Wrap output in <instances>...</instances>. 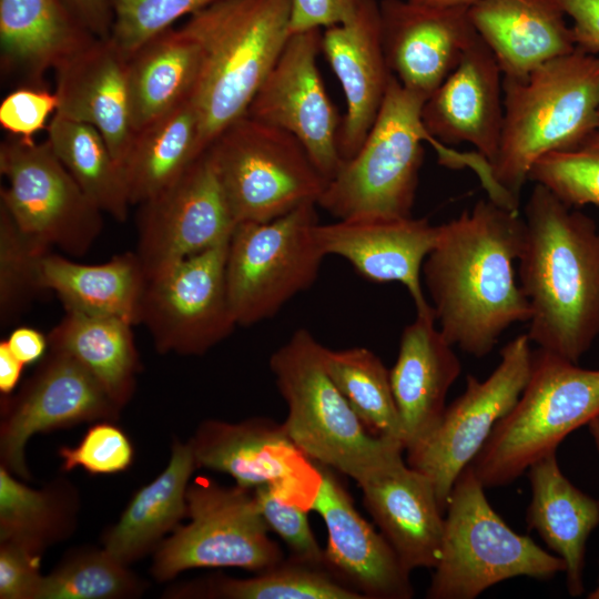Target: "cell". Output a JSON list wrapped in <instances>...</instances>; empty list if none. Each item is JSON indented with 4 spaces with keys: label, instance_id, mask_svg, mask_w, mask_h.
I'll list each match as a JSON object with an SVG mask.
<instances>
[{
    "label": "cell",
    "instance_id": "6da1fadb",
    "mask_svg": "<svg viewBox=\"0 0 599 599\" xmlns=\"http://www.w3.org/2000/svg\"><path fill=\"white\" fill-rule=\"evenodd\" d=\"M439 226L422 280L445 339L480 358L506 329L530 317L515 271L525 220L488 197Z\"/></svg>",
    "mask_w": 599,
    "mask_h": 599
},
{
    "label": "cell",
    "instance_id": "7a4b0ae2",
    "mask_svg": "<svg viewBox=\"0 0 599 599\" xmlns=\"http://www.w3.org/2000/svg\"><path fill=\"white\" fill-rule=\"evenodd\" d=\"M518 281L531 344L572 363L599 336V230L593 219L535 184L525 206Z\"/></svg>",
    "mask_w": 599,
    "mask_h": 599
},
{
    "label": "cell",
    "instance_id": "3957f363",
    "mask_svg": "<svg viewBox=\"0 0 599 599\" xmlns=\"http://www.w3.org/2000/svg\"><path fill=\"white\" fill-rule=\"evenodd\" d=\"M502 131L491 175L505 206L519 211L532 165L547 154L580 146L598 131L599 55L577 49L524 80L502 78Z\"/></svg>",
    "mask_w": 599,
    "mask_h": 599
},
{
    "label": "cell",
    "instance_id": "277c9868",
    "mask_svg": "<svg viewBox=\"0 0 599 599\" xmlns=\"http://www.w3.org/2000/svg\"><path fill=\"white\" fill-rule=\"evenodd\" d=\"M291 0H219L181 27L200 45L199 150L246 111L291 35Z\"/></svg>",
    "mask_w": 599,
    "mask_h": 599
},
{
    "label": "cell",
    "instance_id": "5b68a950",
    "mask_svg": "<svg viewBox=\"0 0 599 599\" xmlns=\"http://www.w3.org/2000/svg\"><path fill=\"white\" fill-rule=\"evenodd\" d=\"M323 349L308 329L298 328L271 355L270 368L287 406L282 425L307 458L359 484L402 459L405 448L365 427L329 377Z\"/></svg>",
    "mask_w": 599,
    "mask_h": 599
},
{
    "label": "cell",
    "instance_id": "8992f818",
    "mask_svg": "<svg viewBox=\"0 0 599 599\" xmlns=\"http://www.w3.org/2000/svg\"><path fill=\"white\" fill-rule=\"evenodd\" d=\"M599 417V369L537 347L528 382L470 463L485 488L506 486Z\"/></svg>",
    "mask_w": 599,
    "mask_h": 599
},
{
    "label": "cell",
    "instance_id": "52a82bcc",
    "mask_svg": "<svg viewBox=\"0 0 599 599\" xmlns=\"http://www.w3.org/2000/svg\"><path fill=\"white\" fill-rule=\"evenodd\" d=\"M485 487L467 466L450 491L440 555L428 599H474L507 579L539 580L565 572L564 560L514 531L493 509Z\"/></svg>",
    "mask_w": 599,
    "mask_h": 599
},
{
    "label": "cell",
    "instance_id": "ba28073f",
    "mask_svg": "<svg viewBox=\"0 0 599 599\" xmlns=\"http://www.w3.org/2000/svg\"><path fill=\"white\" fill-rule=\"evenodd\" d=\"M425 101L392 77L366 139L342 162L317 205L337 220L413 216L423 143L436 141L422 120Z\"/></svg>",
    "mask_w": 599,
    "mask_h": 599
},
{
    "label": "cell",
    "instance_id": "9c48e42d",
    "mask_svg": "<svg viewBox=\"0 0 599 599\" xmlns=\"http://www.w3.org/2000/svg\"><path fill=\"white\" fill-rule=\"evenodd\" d=\"M207 150L237 224L267 222L317 204L328 182L294 135L246 114Z\"/></svg>",
    "mask_w": 599,
    "mask_h": 599
},
{
    "label": "cell",
    "instance_id": "30bf717a",
    "mask_svg": "<svg viewBox=\"0 0 599 599\" xmlns=\"http://www.w3.org/2000/svg\"><path fill=\"white\" fill-rule=\"evenodd\" d=\"M316 205L236 225L227 245L225 280L237 326L273 317L315 283L325 257L314 240Z\"/></svg>",
    "mask_w": 599,
    "mask_h": 599
},
{
    "label": "cell",
    "instance_id": "8fae6325",
    "mask_svg": "<svg viewBox=\"0 0 599 599\" xmlns=\"http://www.w3.org/2000/svg\"><path fill=\"white\" fill-rule=\"evenodd\" d=\"M186 525H180L153 552L151 573L167 581L195 568H241L261 572L284 557L268 536L253 490L195 478L186 490Z\"/></svg>",
    "mask_w": 599,
    "mask_h": 599
},
{
    "label": "cell",
    "instance_id": "7c38bea8",
    "mask_svg": "<svg viewBox=\"0 0 599 599\" xmlns=\"http://www.w3.org/2000/svg\"><path fill=\"white\" fill-rule=\"evenodd\" d=\"M0 204L26 233L80 257L103 230V213L61 163L48 140L9 135L0 144Z\"/></svg>",
    "mask_w": 599,
    "mask_h": 599
},
{
    "label": "cell",
    "instance_id": "4fadbf2b",
    "mask_svg": "<svg viewBox=\"0 0 599 599\" xmlns=\"http://www.w3.org/2000/svg\"><path fill=\"white\" fill-rule=\"evenodd\" d=\"M531 359L527 334L508 342L493 373L484 380L467 375L465 392L446 407L435 430L419 446L406 451L407 465L434 484L444 511L458 476L519 399L530 375Z\"/></svg>",
    "mask_w": 599,
    "mask_h": 599
},
{
    "label": "cell",
    "instance_id": "5bb4252c",
    "mask_svg": "<svg viewBox=\"0 0 599 599\" xmlns=\"http://www.w3.org/2000/svg\"><path fill=\"white\" fill-rule=\"evenodd\" d=\"M229 241L148 278L140 324L160 354L201 356L237 326L225 280Z\"/></svg>",
    "mask_w": 599,
    "mask_h": 599
},
{
    "label": "cell",
    "instance_id": "9a60e30c",
    "mask_svg": "<svg viewBox=\"0 0 599 599\" xmlns=\"http://www.w3.org/2000/svg\"><path fill=\"white\" fill-rule=\"evenodd\" d=\"M237 222L210 151L156 195L139 204L136 247L148 278L227 242Z\"/></svg>",
    "mask_w": 599,
    "mask_h": 599
},
{
    "label": "cell",
    "instance_id": "2e32d148",
    "mask_svg": "<svg viewBox=\"0 0 599 599\" xmlns=\"http://www.w3.org/2000/svg\"><path fill=\"white\" fill-rule=\"evenodd\" d=\"M122 409L72 356L49 349L33 374L0 406V466L30 480L26 446L37 433L120 419Z\"/></svg>",
    "mask_w": 599,
    "mask_h": 599
},
{
    "label": "cell",
    "instance_id": "e0dca14e",
    "mask_svg": "<svg viewBox=\"0 0 599 599\" xmlns=\"http://www.w3.org/2000/svg\"><path fill=\"white\" fill-rule=\"evenodd\" d=\"M322 29L293 33L257 90L246 115L294 135L329 181L342 165V120L332 103L317 57Z\"/></svg>",
    "mask_w": 599,
    "mask_h": 599
},
{
    "label": "cell",
    "instance_id": "ac0fdd59",
    "mask_svg": "<svg viewBox=\"0 0 599 599\" xmlns=\"http://www.w3.org/2000/svg\"><path fill=\"white\" fill-rule=\"evenodd\" d=\"M189 441L199 468L227 474L251 490L272 485L283 500L311 510L321 470L291 441L282 424L267 417L206 419Z\"/></svg>",
    "mask_w": 599,
    "mask_h": 599
},
{
    "label": "cell",
    "instance_id": "d6986e66",
    "mask_svg": "<svg viewBox=\"0 0 599 599\" xmlns=\"http://www.w3.org/2000/svg\"><path fill=\"white\" fill-rule=\"evenodd\" d=\"M384 53L393 77L426 100L457 67L476 39L468 7L410 0L379 2Z\"/></svg>",
    "mask_w": 599,
    "mask_h": 599
},
{
    "label": "cell",
    "instance_id": "ffe728a7",
    "mask_svg": "<svg viewBox=\"0 0 599 599\" xmlns=\"http://www.w3.org/2000/svg\"><path fill=\"white\" fill-rule=\"evenodd\" d=\"M317 465L322 479L311 510L319 514L327 530L324 567L364 599H410V571L383 534L359 515L333 469Z\"/></svg>",
    "mask_w": 599,
    "mask_h": 599
},
{
    "label": "cell",
    "instance_id": "44dd1931",
    "mask_svg": "<svg viewBox=\"0 0 599 599\" xmlns=\"http://www.w3.org/2000/svg\"><path fill=\"white\" fill-rule=\"evenodd\" d=\"M440 226L427 219L357 217L314 227V240L327 255L345 258L365 280L400 283L416 313L433 311L422 285L423 264L434 248Z\"/></svg>",
    "mask_w": 599,
    "mask_h": 599
},
{
    "label": "cell",
    "instance_id": "7402d4cb",
    "mask_svg": "<svg viewBox=\"0 0 599 599\" xmlns=\"http://www.w3.org/2000/svg\"><path fill=\"white\" fill-rule=\"evenodd\" d=\"M422 120L436 141L470 143L489 164L495 160L504 122L502 73L479 35L425 101Z\"/></svg>",
    "mask_w": 599,
    "mask_h": 599
},
{
    "label": "cell",
    "instance_id": "603a6c76",
    "mask_svg": "<svg viewBox=\"0 0 599 599\" xmlns=\"http://www.w3.org/2000/svg\"><path fill=\"white\" fill-rule=\"evenodd\" d=\"M321 50L345 94L346 113L339 131L344 161L354 156L366 139L393 77L383 48L379 3L368 0L351 20L325 28Z\"/></svg>",
    "mask_w": 599,
    "mask_h": 599
},
{
    "label": "cell",
    "instance_id": "cb8c5ba5",
    "mask_svg": "<svg viewBox=\"0 0 599 599\" xmlns=\"http://www.w3.org/2000/svg\"><path fill=\"white\" fill-rule=\"evenodd\" d=\"M128 58L111 38H98L53 71L55 113L98 129L121 166L135 133Z\"/></svg>",
    "mask_w": 599,
    "mask_h": 599
},
{
    "label": "cell",
    "instance_id": "d4e9b609",
    "mask_svg": "<svg viewBox=\"0 0 599 599\" xmlns=\"http://www.w3.org/2000/svg\"><path fill=\"white\" fill-rule=\"evenodd\" d=\"M357 485L366 510L405 568L434 569L440 555L445 511L429 477L402 458Z\"/></svg>",
    "mask_w": 599,
    "mask_h": 599
},
{
    "label": "cell",
    "instance_id": "484cf974",
    "mask_svg": "<svg viewBox=\"0 0 599 599\" xmlns=\"http://www.w3.org/2000/svg\"><path fill=\"white\" fill-rule=\"evenodd\" d=\"M461 373V363L441 332L434 309L416 313L405 326L390 385L404 432V447L419 446L437 427L446 396Z\"/></svg>",
    "mask_w": 599,
    "mask_h": 599
},
{
    "label": "cell",
    "instance_id": "4316f807",
    "mask_svg": "<svg viewBox=\"0 0 599 599\" xmlns=\"http://www.w3.org/2000/svg\"><path fill=\"white\" fill-rule=\"evenodd\" d=\"M97 39L63 0H0L1 74L19 87L47 88V72Z\"/></svg>",
    "mask_w": 599,
    "mask_h": 599
},
{
    "label": "cell",
    "instance_id": "83f0119b",
    "mask_svg": "<svg viewBox=\"0 0 599 599\" xmlns=\"http://www.w3.org/2000/svg\"><path fill=\"white\" fill-rule=\"evenodd\" d=\"M556 0H476L469 20L504 79L524 80L540 65L577 50Z\"/></svg>",
    "mask_w": 599,
    "mask_h": 599
},
{
    "label": "cell",
    "instance_id": "f1b7e54d",
    "mask_svg": "<svg viewBox=\"0 0 599 599\" xmlns=\"http://www.w3.org/2000/svg\"><path fill=\"white\" fill-rule=\"evenodd\" d=\"M531 499L528 529L536 530L565 565L566 587L571 597L583 593L587 540L599 525V501L573 486L562 474L557 451L529 466Z\"/></svg>",
    "mask_w": 599,
    "mask_h": 599
},
{
    "label": "cell",
    "instance_id": "f546056e",
    "mask_svg": "<svg viewBox=\"0 0 599 599\" xmlns=\"http://www.w3.org/2000/svg\"><path fill=\"white\" fill-rule=\"evenodd\" d=\"M41 280L65 312L141 322L148 276L134 251L101 264L78 263L51 251L42 262Z\"/></svg>",
    "mask_w": 599,
    "mask_h": 599
},
{
    "label": "cell",
    "instance_id": "4dcf8cb0",
    "mask_svg": "<svg viewBox=\"0 0 599 599\" xmlns=\"http://www.w3.org/2000/svg\"><path fill=\"white\" fill-rule=\"evenodd\" d=\"M199 468L190 441L174 438L167 466L131 498L102 537L103 548L125 565L154 552L187 517L186 490Z\"/></svg>",
    "mask_w": 599,
    "mask_h": 599
},
{
    "label": "cell",
    "instance_id": "1f68e13d",
    "mask_svg": "<svg viewBox=\"0 0 599 599\" xmlns=\"http://www.w3.org/2000/svg\"><path fill=\"white\" fill-rule=\"evenodd\" d=\"M201 65L200 45L181 28L154 35L131 53L128 80L134 130L191 99Z\"/></svg>",
    "mask_w": 599,
    "mask_h": 599
},
{
    "label": "cell",
    "instance_id": "d6a6232c",
    "mask_svg": "<svg viewBox=\"0 0 599 599\" xmlns=\"http://www.w3.org/2000/svg\"><path fill=\"white\" fill-rule=\"evenodd\" d=\"M133 326L119 318L65 312L47 335L49 349L75 358L123 409L135 392L140 372Z\"/></svg>",
    "mask_w": 599,
    "mask_h": 599
},
{
    "label": "cell",
    "instance_id": "836d02e7",
    "mask_svg": "<svg viewBox=\"0 0 599 599\" xmlns=\"http://www.w3.org/2000/svg\"><path fill=\"white\" fill-rule=\"evenodd\" d=\"M199 114L189 99L136 130L122 169L131 205H139L179 179L201 154Z\"/></svg>",
    "mask_w": 599,
    "mask_h": 599
},
{
    "label": "cell",
    "instance_id": "e575fe53",
    "mask_svg": "<svg viewBox=\"0 0 599 599\" xmlns=\"http://www.w3.org/2000/svg\"><path fill=\"white\" fill-rule=\"evenodd\" d=\"M80 499L77 487L55 478L31 488L0 466V541L41 555L75 530Z\"/></svg>",
    "mask_w": 599,
    "mask_h": 599
},
{
    "label": "cell",
    "instance_id": "d590c367",
    "mask_svg": "<svg viewBox=\"0 0 599 599\" xmlns=\"http://www.w3.org/2000/svg\"><path fill=\"white\" fill-rule=\"evenodd\" d=\"M47 140L89 200L103 214L124 222L132 205L123 169L100 131L54 113Z\"/></svg>",
    "mask_w": 599,
    "mask_h": 599
},
{
    "label": "cell",
    "instance_id": "8d00e7d4",
    "mask_svg": "<svg viewBox=\"0 0 599 599\" xmlns=\"http://www.w3.org/2000/svg\"><path fill=\"white\" fill-rule=\"evenodd\" d=\"M323 363L365 427L375 436L399 440L404 445L389 370L382 359L366 347L334 351L324 346Z\"/></svg>",
    "mask_w": 599,
    "mask_h": 599
},
{
    "label": "cell",
    "instance_id": "74e56055",
    "mask_svg": "<svg viewBox=\"0 0 599 599\" xmlns=\"http://www.w3.org/2000/svg\"><path fill=\"white\" fill-rule=\"evenodd\" d=\"M194 590L175 598L219 599H364L325 567L313 566L290 557L255 577L235 579L216 576L193 585Z\"/></svg>",
    "mask_w": 599,
    "mask_h": 599
},
{
    "label": "cell",
    "instance_id": "f35d334b",
    "mask_svg": "<svg viewBox=\"0 0 599 599\" xmlns=\"http://www.w3.org/2000/svg\"><path fill=\"white\" fill-rule=\"evenodd\" d=\"M146 588L145 580L103 547L82 548L42 577L37 599H132Z\"/></svg>",
    "mask_w": 599,
    "mask_h": 599
},
{
    "label": "cell",
    "instance_id": "ab89813d",
    "mask_svg": "<svg viewBox=\"0 0 599 599\" xmlns=\"http://www.w3.org/2000/svg\"><path fill=\"white\" fill-rule=\"evenodd\" d=\"M51 247L19 227L0 204V325L16 323L44 291L42 262Z\"/></svg>",
    "mask_w": 599,
    "mask_h": 599
},
{
    "label": "cell",
    "instance_id": "60d3db41",
    "mask_svg": "<svg viewBox=\"0 0 599 599\" xmlns=\"http://www.w3.org/2000/svg\"><path fill=\"white\" fill-rule=\"evenodd\" d=\"M528 181L545 186L569 206H599V131L573 150L540 158Z\"/></svg>",
    "mask_w": 599,
    "mask_h": 599
},
{
    "label": "cell",
    "instance_id": "b9f144b4",
    "mask_svg": "<svg viewBox=\"0 0 599 599\" xmlns=\"http://www.w3.org/2000/svg\"><path fill=\"white\" fill-rule=\"evenodd\" d=\"M219 0H112L114 21L110 38L129 57L184 16Z\"/></svg>",
    "mask_w": 599,
    "mask_h": 599
},
{
    "label": "cell",
    "instance_id": "7bdbcfd3",
    "mask_svg": "<svg viewBox=\"0 0 599 599\" xmlns=\"http://www.w3.org/2000/svg\"><path fill=\"white\" fill-rule=\"evenodd\" d=\"M133 454L129 437L113 422L95 423L75 447H61L58 450L62 471L81 467L93 475L128 469Z\"/></svg>",
    "mask_w": 599,
    "mask_h": 599
},
{
    "label": "cell",
    "instance_id": "ee69618b",
    "mask_svg": "<svg viewBox=\"0 0 599 599\" xmlns=\"http://www.w3.org/2000/svg\"><path fill=\"white\" fill-rule=\"evenodd\" d=\"M258 509L267 524L286 545L293 559L324 567V549L309 526L307 510L281 498L272 485L253 489Z\"/></svg>",
    "mask_w": 599,
    "mask_h": 599
},
{
    "label": "cell",
    "instance_id": "f6af8a7d",
    "mask_svg": "<svg viewBox=\"0 0 599 599\" xmlns=\"http://www.w3.org/2000/svg\"><path fill=\"white\" fill-rule=\"evenodd\" d=\"M58 104L57 94L47 88L18 87L1 101L0 125L9 135L34 140Z\"/></svg>",
    "mask_w": 599,
    "mask_h": 599
},
{
    "label": "cell",
    "instance_id": "bcb514c9",
    "mask_svg": "<svg viewBox=\"0 0 599 599\" xmlns=\"http://www.w3.org/2000/svg\"><path fill=\"white\" fill-rule=\"evenodd\" d=\"M41 555L8 541H0V598L37 599L43 575Z\"/></svg>",
    "mask_w": 599,
    "mask_h": 599
},
{
    "label": "cell",
    "instance_id": "7dc6e473",
    "mask_svg": "<svg viewBox=\"0 0 599 599\" xmlns=\"http://www.w3.org/2000/svg\"><path fill=\"white\" fill-rule=\"evenodd\" d=\"M368 0H291L290 33L351 20Z\"/></svg>",
    "mask_w": 599,
    "mask_h": 599
},
{
    "label": "cell",
    "instance_id": "c3c4849f",
    "mask_svg": "<svg viewBox=\"0 0 599 599\" xmlns=\"http://www.w3.org/2000/svg\"><path fill=\"white\" fill-rule=\"evenodd\" d=\"M565 14L572 19L576 48L599 55V0H556Z\"/></svg>",
    "mask_w": 599,
    "mask_h": 599
},
{
    "label": "cell",
    "instance_id": "681fc988",
    "mask_svg": "<svg viewBox=\"0 0 599 599\" xmlns=\"http://www.w3.org/2000/svg\"><path fill=\"white\" fill-rule=\"evenodd\" d=\"M97 38H110L114 12L112 0H63Z\"/></svg>",
    "mask_w": 599,
    "mask_h": 599
},
{
    "label": "cell",
    "instance_id": "f907efd6",
    "mask_svg": "<svg viewBox=\"0 0 599 599\" xmlns=\"http://www.w3.org/2000/svg\"><path fill=\"white\" fill-rule=\"evenodd\" d=\"M4 342L12 354L24 365L41 359L49 349L48 337L29 326L14 328Z\"/></svg>",
    "mask_w": 599,
    "mask_h": 599
},
{
    "label": "cell",
    "instance_id": "816d5d0a",
    "mask_svg": "<svg viewBox=\"0 0 599 599\" xmlns=\"http://www.w3.org/2000/svg\"><path fill=\"white\" fill-rule=\"evenodd\" d=\"M26 365L19 361L9 349L4 341L0 342V393L4 396L12 394L17 387L23 367Z\"/></svg>",
    "mask_w": 599,
    "mask_h": 599
},
{
    "label": "cell",
    "instance_id": "f5cc1de1",
    "mask_svg": "<svg viewBox=\"0 0 599 599\" xmlns=\"http://www.w3.org/2000/svg\"><path fill=\"white\" fill-rule=\"evenodd\" d=\"M416 3L434 7H469L476 0H410Z\"/></svg>",
    "mask_w": 599,
    "mask_h": 599
},
{
    "label": "cell",
    "instance_id": "db71d44e",
    "mask_svg": "<svg viewBox=\"0 0 599 599\" xmlns=\"http://www.w3.org/2000/svg\"><path fill=\"white\" fill-rule=\"evenodd\" d=\"M589 432H590V435L593 439V443H595V446H596V449L599 454V417L595 418L593 420H591L589 424ZM599 501V499H598Z\"/></svg>",
    "mask_w": 599,
    "mask_h": 599
},
{
    "label": "cell",
    "instance_id": "11a10c76",
    "mask_svg": "<svg viewBox=\"0 0 599 599\" xmlns=\"http://www.w3.org/2000/svg\"><path fill=\"white\" fill-rule=\"evenodd\" d=\"M588 599H599V579H598V585L597 587L591 591L589 592V595L587 596Z\"/></svg>",
    "mask_w": 599,
    "mask_h": 599
},
{
    "label": "cell",
    "instance_id": "9f6ffc18",
    "mask_svg": "<svg viewBox=\"0 0 599 599\" xmlns=\"http://www.w3.org/2000/svg\"><path fill=\"white\" fill-rule=\"evenodd\" d=\"M598 131H599V128H598Z\"/></svg>",
    "mask_w": 599,
    "mask_h": 599
}]
</instances>
